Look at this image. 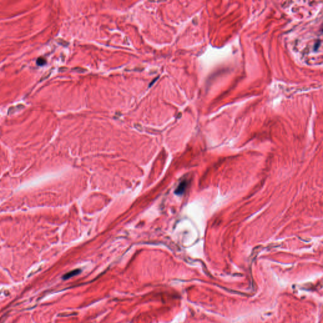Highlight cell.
<instances>
[{"label": "cell", "mask_w": 323, "mask_h": 323, "mask_svg": "<svg viewBox=\"0 0 323 323\" xmlns=\"http://www.w3.org/2000/svg\"><path fill=\"white\" fill-rule=\"evenodd\" d=\"M81 273V270L80 269H76V270H74L71 271V272L67 273L66 274H65V275L63 276V278L64 280H67V279H69L71 277L76 276L78 274H80Z\"/></svg>", "instance_id": "7a4b0ae2"}, {"label": "cell", "mask_w": 323, "mask_h": 323, "mask_svg": "<svg viewBox=\"0 0 323 323\" xmlns=\"http://www.w3.org/2000/svg\"><path fill=\"white\" fill-rule=\"evenodd\" d=\"M187 186H188V182L184 180L180 182V184H179V186H177V188H176L175 191V193L177 195H181L184 193V192L185 191L186 189L187 188Z\"/></svg>", "instance_id": "6da1fadb"}, {"label": "cell", "mask_w": 323, "mask_h": 323, "mask_svg": "<svg viewBox=\"0 0 323 323\" xmlns=\"http://www.w3.org/2000/svg\"><path fill=\"white\" fill-rule=\"evenodd\" d=\"M24 108V105H18L15 107H12L10 108H9L8 109V114H14V112H17L16 110H20Z\"/></svg>", "instance_id": "3957f363"}, {"label": "cell", "mask_w": 323, "mask_h": 323, "mask_svg": "<svg viewBox=\"0 0 323 323\" xmlns=\"http://www.w3.org/2000/svg\"><path fill=\"white\" fill-rule=\"evenodd\" d=\"M45 63H46V61L43 58L40 57L37 60V64L39 66H43Z\"/></svg>", "instance_id": "277c9868"}]
</instances>
